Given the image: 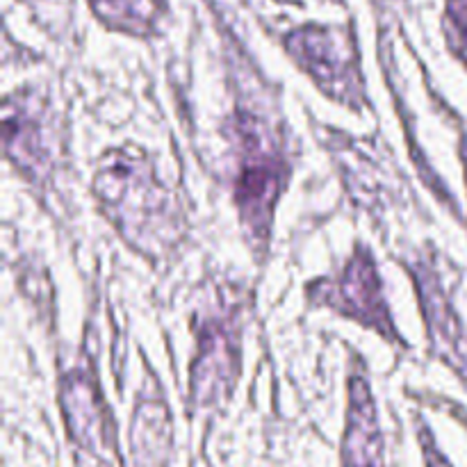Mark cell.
Returning <instances> with one entry per match:
<instances>
[{
  "mask_svg": "<svg viewBox=\"0 0 467 467\" xmlns=\"http://www.w3.org/2000/svg\"><path fill=\"white\" fill-rule=\"evenodd\" d=\"M94 194L108 222L137 254L158 260L181 244L185 235L181 199L141 150L123 146L103 153Z\"/></svg>",
  "mask_w": 467,
  "mask_h": 467,
  "instance_id": "obj_2",
  "label": "cell"
},
{
  "mask_svg": "<svg viewBox=\"0 0 467 467\" xmlns=\"http://www.w3.org/2000/svg\"><path fill=\"white\" fill-rule=\"evenodd\" d=\"M55 119L44 100L16 94L5 100V155L30 182H46L55 167Z\"/></svg>",
  "mask_w": 467,
  "mask_h": 467,
  "instance_id": "obj_7",
  "label": "cell"
},
{
  "mask_svg": "<svg viewBox=\"0 0 467 467\" xmlns=\"http://www.w3.org/2000/svg\"><path fill=\"white\" fill-rule=\"evenodd\" d=\"M171 445V420L162 400H141L132 427V454L137 467H162Z\"/></svg>",
  "mask_w": 467,
  "mask_h": 467,
  "instance_id": "obj_10",
  "label": "cell"
},
{
  "mask_svg": "<svg viewBox=\"0 0 467 467\" xmlns=\"http://www.w3.org/2000/svg\"><path fill=\"white\" fill-rule=\"evenodd\" d=\"M342 467H383V431L372 388L363 374L349 379Z\"/></svg>",
  "mask_w": 467,
  "mask_h": 467,
  "instance_id": "obj_9",
  "label": "cell"
},
{
  "mask_svg": "<svg viewBox=\"0 0 467 467\" xmlns=\"http://www.w3.org/2000/svg\"><path fill=\"white\" fill-rule=\"evenodd\" d=\"M89 7L109 30L132 36L155 35L167 12L164 0H89Z\"/></svg>",
  "mask_w": 467,
  "mask_h": 467,
  "instance_id": "obj_11",
  "label": "cell"
},
{
  "mask_svg": "<svg viewBox=\"0 0 467 467\" xmlns=\"http://www.w3.org/2000/svg\"><path fill=\"white\" fill-rule=\"evenodd\" d=\"M285 48L328 99L351 109L368 105L358 50L345 27L301 26L285 36Z\"/></svg>",
  "mask_w": 467,
  "mask_h": 467,
  "instance_id": "obj_3",
  "label": "cell"
},
{
  "mask_svg": "<svg viewBox=\"0 0 467 467\" xmlns=\"http://www.w3.org/2000/svg\"><path fill=\"white\" fill-rule=\"evenodd\" d=\"M308 290L313 304L328 306L342 317H349L377 331L392 345H400V342L404 345L392 324L374 255L365 244H356L354 255L345 265L340 276L315 281L313 285H308Z\"/></svg>",
  "mask_w": 467,
  "mask_h": 467,
  "instance_id": "obj_5",
  "label": "cell"
},
{
  "mask_svg": "<svg viewBox=\"0 0 467 467\" xmlns=\"http://www.w3.org/2000/svg\"><path fill=\"white\" fill-rule=\"evenodd\" d=\"M463 158H465V173H467V146L463 149Z\"/></svg>",
  "mask_w": 467,
  "mask_h": 467,
  "instance_id": "obj_14",
  "label": "cell"
},
{
  "mask_svg": "<svg viewBox=\"0 0 467 467\" xmlns=\"http://www.w3.org/2000/svg\"><path fill=\"white\" fill-rule=\"evenodd\" d=\"M194 331L196 356L190 374V397L194 406H213L231 395L240 377V310L219 308L214 315H203Z\"/></svg>",
  "mask_w": 467,
  "mask_h": 467,
  "instance_id": "obj_6",
  "label": "cell"
},
{
  "mask_svg": "<svg viewBox=\"0 0 467 467\" xmlns=\"http://www.w3.org/2000/svg\"><path fill=\"white\" fill-rule=\"evenodd\" d=\"M276 105L258 96L235 99L226 123L235 158L233 199L251 249L263 258L269 246L274 213L290 178V160Z\"/></svg>",
  "mask_w": 467,
  "mask_h": 467,
  "instance_id": "obj_1",
  "label": "cell"
},
{
  "mask_svg": "<svg viewBox=\"0 0 467 467\" xmlns=\"http://www.w3.org/2000/svg\"><path fill=\"white\" fill-rule=\"evenodd\" d=\"M59 406L76 467H123L112 413L100 395L94 365L85 363L64 374Z\"/></svg>",
  "mask_w": 467,
  "mask_h": 467,
  "instance_id": "obj_4",
  "label": "cell"
},
{
  "mask_svg": "<svg viewBox=\"0 0 467 467\" xmlns=\"http://www.w3.org/2000/svg\"><path fill=\"white\" fill-rule=\"evenodd\" d=\"M422 442H424L422 447H424V459H427V467H451L445 461V456H442L441 451H438L436 447H433L431 433H429L427 429H424V431H422Z\"/></svg>",
  "mask_w": 467,
  "mask_h": 467,
  "instance_id": "obj_13",
  "label": "cell"
},
{
  "mask_svg": "<svg viewBox=\"0 0 467 467\" xmlns=\"http://www.w3.org/2000/svg\"><path fill=\"white\" fill-rule=\"evenodd\" d=\"M447 32L454 50L467 62V0H447Z\"/></svg>",
  "mask_w": 467,
  "mask_h": 467,
  "instance_id": "obj_12",
  "label": "cell"
},
{
  "mask_svg": "<svg viewBox=\"0 0 467 467\" xmlns=\"http://www.w3.org/2000/svg\"><path fill=\"white\" fill-rule=\"evenodd\" d=\"M415 285H418L420 304H422L424 322H427L431 347L442 363L450 365L467 383V331L461 324L459 315L451 308L441 278L433 274L427 263H413Z\"/></svg>",
  "mask_w": 467,
  "mask_h": 467,
  "instance_id": "obj_8",
  "label": "cell"
}]
</instances>
